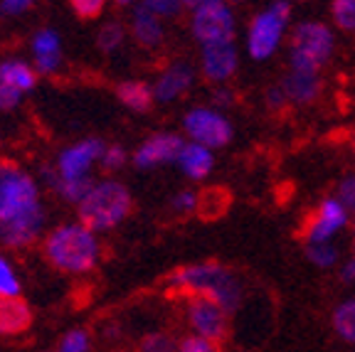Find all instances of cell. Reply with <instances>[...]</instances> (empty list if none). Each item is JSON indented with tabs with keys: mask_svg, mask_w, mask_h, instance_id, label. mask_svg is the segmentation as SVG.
Listing matches in <instances>:
<instances>
[{
	"mask_svg": "<svg viewBox=\"0 0 355 352\" xmlns=\"http://www.w3.org/2000/svg\"><path fill=\"white\" fill-rule=\"evenodd\" d=\"M44 220H47V215H44L42 204H37L35 209L25 212V215L12 217L10 222H6V225L0 227V244L8 249L30 247V244L37 242V237L42 234Z\"/></svg>",
	"mask_w": 355,
	"mask_h": 352,
	"instance_id": "5bb4252c",
	"label": "cell"
},
{
	"mask_svg": "<svg viewBox=\"0 0 355 352\" xmlns=\"http://www.w3.org/2000/svg\"><path fill=\"white\" fill-rule=\"evenodd\" d=\"M44 256L64 274H89L101 259V244L96 231L84 227L82 222L60 225L44 239Z\"/></svg>",
	"mask_w": 355,
	"mask_h": 352,
	"instance_id": "7a4b0ae2",
	"label": "cell"
},
{
	"mask_svg": "<svg viewBox=\"0 0 355 352\" xmlns=\"http://www.w3.org/2000/svg\"><path fill=\"white\" fill-rule=\"evenodd\" d=\"M336 55V33L328 22L299 20L291 25L286 39L288 69L321 74Z\"/></svg>",
	"mask_w": 355,
	"mask_h": 352,
	"instance_id": "3957f363",
	"label": "cell"
},
{
	"mask_svg": "<svg viewBox=\"0 0 355 352\" xmlns=\"http://www.w3.org/2000/svg\"><path fill=\"white\" fill-rule=\"evenodd\" d=\"M171 207L175 209L178 215H190V212H195L200 207V195L195 190H180L171 200Z\"/></svg>",
	"mask_w": 355,
	"mask_h": 352,
	"instance_id": "836d02e7",
	"label": "cell"
},
{
	"mask_svg": "<svg viewBox=\"0 0 355 352\" xmlns=\"http://www.w3.org/2000/svg\"><path fill=\"white\" fill-rule=\"evenodd\" d=\"M353 259H355V220H353Z\"/></svg>",
	"mask_w": 355,
	"mask_h": 352,
	"instance_id": "b9f144b4",
	"label": "cell"
},
{
	"mask_svg": "<svg viewBox=\"0 0 355 352\" xmlns=\"http://www.w3.org/2000/svg\"><path fill=\"white\" fill-rule=\"evenodd\" d=\"M141 6L148 8L150 12H155L161 20H173V17H178L185 10L183 0H141Z\"/></svg>",
	"mask_w": 355,
	"mask_h": 352,
	"instance_id": "f546056e",
	"label": "cell"
},
{
	"mask_svg": "<svg viewBox=\"0 0 355 352\" xmlns=\"http://www.w3.org/2000/svg\"><path fill=\"white\" fill-rule=\"evenodd\" d=\"M353 150H355V141H353Z\"/></svg>",
	"mask_w": 355,
	"mask_h": 352,
	"instance_id": "bcb514c9",
	"label": "cell"
},
{
	"mask_svg": "<svg viewBox=\"0 0 355 352\" xmlns=\"http://www.w3.org/2000/svg\"><path fill=\"white\" fill-rule=\"evenodd\" d=\"M234 101H237V94H234L227 84H220V87H215V91H212V104L210 106H215V109H220V111L227 114V111L234 106Z\"/></svg>",
	"mask_w": 355,
	"mask_h": 352,
	"instance_id": "d590c367",
	"label": "cell"
},
{
	"mask_svg": "<svg viewBox=\"0 0 355 352\" xmlns=\"http://www.w3.org/2000/svg\"><path fill=\"white\" fill-rule=\"evenodd\" d=\"M33 3L35 0H3V3H0V12H3V15H20V12L28 10Z\"/></svg>",
	"mask_w": 355,
	"mask_h": 352,
	"instance_id": "f35d334b",
	"label": "cell"
},
{
	"mask_svg": "<svg viewBox=\"0 0 355 352\" xmlns=\"http://www.w3.org/2000/svg\"><path fill=\"white\" fill-rule=\"evenodd\" d=\"M178 352H222V345L215 340H207V337L188 333L185 337L178 340Z\"/></svg>",
	"mask_w": 355,
	"mask_h": 352,
	"instance_id": "1f68e13d",
	"label": "cell"
},
{
	"mask_svg": "<svg viewBox=\"0 0 355 352\" xmlns=\"http://www.w3.org/2000/svg\"><path fill=\"white\" fill-rule=\"evenodd\" d=\"M0 84L20 89L22 94L35 89L37 84V74L33 72V67L22 60H6L0 62Z\"/></svg>",
	"mask_w": 355,
	"mask_h": 352,
	"instance_id": "7402d4cb",
	"label": "cell"
},
{
	"mask_svg": "<svg viewBox=\"0 0 355 352\" xmlns=\"http://www.w3.org/2000/svg\"><path fill=\"white\" fill-rule=\"evenodd\" d=\"M106 146L101 143L99 138H87L79 143L69 146L60 153L55 168L64 180H79V177H89V170L96 160H101Z\"/></svg>",
	"mask_w": 355,
	"mask_h": 352,
	"instance_id": "4fadbf2b",
	"label": "cell"
},
{
	"mask_svg": "<svg viewBox=\"0 0 355 352\" xmlns=\"http://www.w3.org/2000/svg\"><path fill=\"white\" fill-rule=\"evenodd\" d=\"M291 3H306V0H291Z\"/></svg>",
	"mask_w": 355,
	"mask_h": 352,
	"instance_id": "f6af8a7d",
	"label": "cell"
},
{
	"mask_svg": "<svg viewBox=\"0 0 355 352\" xmlns=\"http://www.w3.org/2000/svg\"><path fill=\"white\" fill-rule=\"evenodd\" d=\"M133 200L128 187L119 180L94 182L89 195L77 204L79 222L92 231H109L131 215Z\"/></svg>",
	"mask_w": 355,
	"mask_h": 352,
	"instance_id": "5b68a950",
	"label": "cell"
},
{
	"mask_svg": "<svg viewBox=\"0 0 355 352\" xmlns=\"http://www.w3.org/2000/svg\"><path fill=\"white\" fill-rule=\"evenodd\" d=\"M35 60H47V57H62V39L55 30H40L33 39Z\"/></svg>",
	"mask_w": 355,
	"mask_h": 352,
	"instance_id": "d4e9b609",
	"label": "cell"
},
{
	"mask_svg": "<svg viewBox=\"0 0 355 352\" xmlns=\"http://www.w3.org/2000/svg\"><path fill=\"white\" fill-rule=\"evenodd\" d=\"M331 20L333 28L340 33H355V0H331Z\"/></svg>",
	"mask_w": 355,
	"mask_h": 352,
	"instance_id": "cb8c5ba5",
	"label": "cell"
},
{
	"mask_svg": "<svg viewBox=\"0 0 355 352\" xmlns=\"http://www.w3.org/2000/svg\"><path fill=\"white\" fill-rule=\"evenodd\" d=\"M336 197L343 202V207L348 209L355 220V173H345L338 182H336Z\"/></svg>",
	"mask_w": 355,
	"mask_h": 352,
	"instance_id": "4dcf8cb0",
	"label": "cell"
},
{
	"mask_svg": "<svg viewBox=\"0 0 355 352\" xmlns=\"http://www.w3.org/2000/svg\"><path fill=\"white\" fill-rule=\"evenodd\" d=\"M119 3H123V6H128V3H141V0H119Z\"/></svg>",
	"mask_w": 355,
	"mask_h": 352,
	"instance_id": "7bdbcfd3",
	"label": "cell"
},
{
	"mask_svg": "<svg viewBox=\"0 0 355 352\" xmlns=\"http://www.w3.org/2000/svg\"><path fill=\"white\" fill-rule=\"evenodd\" d=\"M106 0H72V8L77 15H82L84 20H92V17H99L104 10Z\"/></svg>",
	"mask_w": 355,
	"mask_h": 352,
	"instance_id": "8d00e7d4",
	"label": "cell"
},
{
	"mask_svg": "<svg viewBox=\"0 0 355 352\" xmlns=\"http://www.w3.org/2000/svg\"><path fill=\"white\" fill-rule=\"evenodd\" d=\"M291 0H272L269 6L254 12L244 33V52L252 62H269L282 50L291 33Z\"/></svg>",
	"mask_w": 355,
	"mask_h": 352,
	"instance_id": "277c9868",
	"label": "cell"
},
{
	"mask_svg": "<svg viewBox=\"0 0 355 352\" xmlns=\"http://www.w3.org/2000/svg\"><path fill=\"white\" fill-rule=\"evenodd\" d=\"M40 202L37 182L12 163H0V222L6 225L12 217L25 215Z\"/></svg>",
	"mask_w": 355,
	"mask_h": 352,
	"instance_id": "8992f818",
	"label": "cell"
},
{
	"mask_svg": "<svg viewBox=\"0 0 355 352\" xmlns=\"http://www.w3.org/2000/svg\"><path fill=\"white\" fill-rule=\"evenodd\" d=\"M22 101V91L8 84H0V111H12L17 109Z\"/></svg>",
	"mask_w": 355,
	"mask_h": 352,
	"instance_id": "74e56055",
	"label": "cell"
},
{
	"mask_svg": "<svg viewBox=\"0 0 355 352\" xmlns=\"http://www.w3.org/2000/svg\"><path fill=\"white\" fill-rule=\"evenodd\" d=\"M338 279H340V283L355 288V259H353V256H350V259H345L343 264H340Z\"/></svg>",
	"mask_w": 355,
	"mask_h": 352,
	"instance_id": "ab89813d",
	"label": "cell"
},
{
	"mask_svg": "<svg viewBox=\"0 0 355 352\" xmlns=\"http://www.w3.org/2000/svg\"><path fill=\"white\" fill-rule=\"evenodd\" d=\"M126 160H128V153L123 150V146H106L104 155H101V168L109 173H116L121 170L123 166H126Z\"/></svg>",
	"mask_w": 355,
	"mask_h": 352,
	"instance_id": "d6a6232c",
	"label": "cell"
},
{
	"mask_svg": "<svg viewBox=\"0 0 355 352\" xmlns=\"http://www.w3.org/2000/svg\"><path fill=\"white\" fill-rule=\"evenodd\" d=\"M139 352H178V340L163 331H153L141 337Z\"/></svg>",
	"mask_w": 355,
	"mask_h": 352,
	"instance_id": "83f0119b",
	"label": "cell"
},
{
	"mask_svg": "<svg viewBox=\"0 0 355 352\" xmlns=\"http://www.w3.org/2000/svg\"><path fill=\"white\" fill-rule=\"evenodd\" d=\"M33 323L30 306L20 298H0V335H20Z\"/></svg>",
	"mask_w": 355,
	"mask_h": 352,
	"instance_id": "d6986e66",
	"label": "cell"
},
{
	"mask_svg": "<svg viewBox=\"0 0 355 352\" xmlns=\"http://www.w3.org/2000/svg\"><path fill=\"white\" fill-rule=\"evenodd\" d=\"M331 328L338 340L355 347V296H348L333 306Z\"/></svg>",
	"mask_w": 355,
	"mask_h": 352,
	"instance_id": "44dd1931",
	"label": "cell"
},
{
	"mask_svg": "<svg viewBox=\"0 0 355 352\" xmlns=\"http://www.w3.org/2000/svg\"><path fill=\"white\" fill-rule=\"evenodd\" d=\"M116 96L126 109L136 111V114H146V111L153 106V87L139 79H131V82H121L116 87Z\"/></svg>",
	"mask_w": 355,
	"mask_h": 352,
	"instance_id": "ffe728a7",
	"label": "cell"
},
{
	"mask_svg": "<svg viewBox=\"0 0 355 352\" xmlns=\"http://www.w3.org/2000/svg\"><path fill=\"white\" fill-rule=\"evenodd\" d=\"M350 217L353 215L343 207V202L336 195H328V197H323L313 207V212H311L304 225L301 237H304L306 244L336 242V237H338L340 231L348 229Z\"/></svg>",
	"mask_w": 355,
	"mask_h": 352,
	"instance_id": "30bf717a",
	"label": "cell"
},
{
	"mask_svg": "<svg viewBox=\"0 0 355 352\" xmlns=\"http://www.w3.org/2000/svg\"><path fill=\"white\" fill-rule=\"evenodd\" d=\"M190 35H193L200 47L217 42H232L237 37V15H234L232 6L220 0V3L193 10V15H190Z\"/></svg>",
	"mask_w": 355,
	"mask_h": 352,
	"instance_id": "ba28073f",
	"label": "cell"
},
{
	"mask_svg": "<svg viewBox=\"0 0 355 352\" xmlns=\"http://www.w3.org/2000/svg\"><path fill=\"white\" fill-rule=\"evenodd\" d=\"M20 293H22V283L15 266L10 264L8 256L0 254V298H20Z\"/></svg>",
	"mask_w": 355,
	"mask_h": 352,
	"instance_id": "484cf974",
	"label": "cell"
},
{
	"mask_svg": "<svg viewBox=\"0 0 355 352\" xmlns=\"http://www.w3.org/2000/svg\"><path fill=\"white\" fill-rule=\"evenodd\" d=\"M212 3H220V0H183V8L193 12V10H198V8L212 6Z\"/></svg>",
	"mask_w": 355,
	"mask_h": 352,
	"instance_id": "60d3db41",
	"label": "cell"
},
{
	"mask_svg": "<svg viewBox=\"0 0 355 352\" xmlns=\"http://www.w3.org/2000/svg\"><path fill=\"white\" fill-rule=\"evenodd\" d=\"M183 318L193 335L222 342L230 333V313L215 301L202 296H188L183 303Z\"/></svg>",
	"mask_w": 355,
	"mask_h": 352,
	"instance_id": "9c48e42d",
	"label": "cell"
},
{
	"mask_svg": "<svg viewBox=\"0 0 355 352\" xmlns=\"http://www.w3.org/2000/svg\"><path fill=\"white\" fill-rule=\"evenodd\" d=\"M284 94H286L288 106H296V109H306V106H313L323 94V79L321 74H311V72H296V69H286L284 77L279 79Z\"/></svg>",
	"mask_w": 355,
	"mask_h": 352,
	"instance_id": "2e32d148",
	"label": "cell"
},
{
	"mask_svg": "<svg viewBox=\"0 0 355 352\" xmlns=\"http://www.w3.org/2000/svg\"><path fill=\"white\" fill-rule=\"evenodd\" d=\"M264 106L269 114H282V111L288 109V99L286 94H284L282 84H274L264 91Z\"/></svg>",
	"mask_w": 355,
	"mask_h": 352,
	"instance_id": "e575fe53",
	"label": "cell"
},
{
	"mask_svg": "<svg viewBox=\"0 0 355 352\" xmlns=\"http://www.w3.org/2000/svg\"><path fill=\"white\" fill-rule=\"evenodd\" d=\"M168 288L178 296H202L215 301L217 306L234 315L244 303V286L242 279L234 274L230 266L220 261H198L188 264L168 274Z\"/></svg>",
	"mask_w": 355,
	"mask_h": 352,
	"instance_id": "6da1fadb",
	"label": "cell"
},
{
	"mask_svg": "<svg viewBox=\"0 0 355 352\" xmlns=\"http://www.w3.org/2000/svg\"><path fill=\"white\" fill-rule=\"evenodd\" d=\"M123 37H126V30H123L121 22H106L104 28L99 30L96 42H99V50L109 55V52H116L121 47Z\"/></svg>",
	"mask_w": 355,
	"mask_h": 352,
	"instance_id": "4316f807",
	"label": "cell"
},
{
	"mask_svg": "<svg viewBox=\"0 0 355 352\" xmlns=\"http://www.w3.org/2000/svg\"><path fill=\"white\" fill-rule=\"evenodd\" d=\"M183 146H185L183 136H178V133H171V131L153 133V136H148L144 143L136 148L131 160L139 170L161 168V166H168V163H178V155H180Z\"/></svg>",
	"mask_w": 355,
	"mask_h": 352,
	"instance_id": "7c38bea8",
	"label": "cell"
},
{
	"mask_svg": "<svg viewBox=\"0 0 355 352\" xmlns=\"http://www.w3.org/2000/svg\"><path fill=\"white\" fill-rule=\"evenodd\" d=\"M239 60L242 55H239V44L234 39L200 47V72L215 87L232 82L234 74L239 72Z\"/></svg>",
	"mask_w": 355,
	"mask_h": 352,
	"instance_id": "8fae6325",
	"label": "cell"
},
{
	"mask_svg": "<svg viewBox=\"0 0 355 352\" xmlns=\"http://www.w3.org/2000/svg\"><path fill=\"white\" fill-rule=\"evenodd\" d=\"M195 84V69L188 62H173L158 74L153 84V96L158 104H171L178 101L183 94H188Z\"/></svg>",
	"mask_w": 355,
	"mask_h": 352,
	"instance_id": "9a60e30c",
	"label": "cell"
},
{
	"mask_svg": "<svg viewBox=\"0 0 355 352\" xmlns=\"http://www.w3.org/2000/svg\"><path fill=\"white\" fill-rule=\"evenodd\" d=\"M225 3H230V6H234V3H242V0H225Z\"/></svg>",
	"mask_w": 355,
	"mask_h": 352,
	"instance_id": "ee69618b",
	"label": "cell"
},
{
	"mask_svg": "<svg viewBox=\"0 0 355 352\" xmlns=\"http://www.w3.org/2000/svg\"><path fill=\"white\" fill-rule=\"evenodd\" d=\"M178 168L188 180H205L212 170H215V150L205 148V146L185 141L183 150L178 155Z\"/></svg>",
	"mask_w": 355,
	"mask_h": 352,
	"instance_id": "e0dca14e",
	"label": "cell"
},
{
	"mask_svg": "<svg viewBox=\"0 0 355 352\" xmlns=\"http://www.w3.org/2000/svg\"><path fill=\"white\" fill-rule=\"evenodd\" d=\"M183 131L188 141L205 146L210 150H220L232 143L234 126L227 114L215 106H195L183 116Z\"/></svg>",
	"mask_w": 355,
	"mask_h": 352,
	"instance_id": "52a82bcc",
	"label": "cell"
},
{
	"mask_svg": "<svg viewBox=\"0 0 355 352\" xmlns=\"http://www.w3.org/2000/svg\"><path fill=\"white\" fill-rule=\"evenodd\" d=\"M131 33L136 37V42L144 44V47H161L163 37H166V28H163V20L155 12H150L148 8L139 6L133 8L131 12Z\"/></svg>",
	"mask_w": 355,
	"mask_h": 352,
	"instance_id": "ac0fdd59",
	"label": "cell"
},
{
	"mask_svg": "<svg viewBox=\"0 0 355 352\" xmlns=\"http://www.w3.org/2000/svg\"><path fill=\"white\" fill-rule=\"evenodd\" d=\"M57 352H92V337L84 328H72L62 335Z\"/></svg>",
	"mask_w": 355,
	"mask_h": 352,
	"instance_id": "f1b7e54d",
	"label": "cell"
},
{
	"mask_svg": "<svg viewBox=\"0 0 355 352\" xmlns=\"http://www.w3.org/2000/svg\"><path fill=\"white\" fill-rule=\"evenodd\" d=\"M306 259L321 271L336 269L340 264V247L336 242H321V244H306L304 247Z\"/></svg>",
	"mask_w": 355,
	"mask_h": 352,
	"instance_id": "603a6c76",
	"label": "cell"
}]
</instances>
